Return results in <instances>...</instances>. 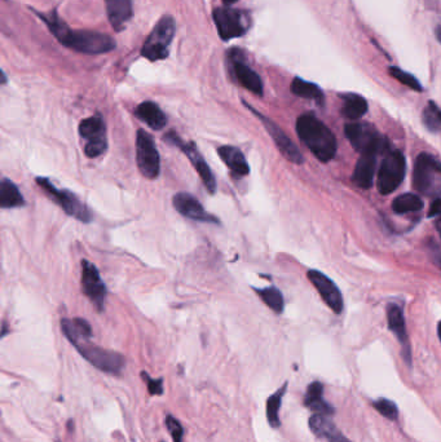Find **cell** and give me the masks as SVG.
Returning a JSON list of instances; mask_svg holds the SVG:
<instances>
[{"instance_id":"1","label":"cell","mask_w":441,"mask_h":442,"mask_svg":"<svg viewBox=\"0 0 441 442\" xmlns=\"http://www.w3.org/2000/svg\"><path fill=\"white\" fill-rule=\"evenodd\" d=\"M38 16L45 22L58 42L73 51L84 54H102L111 52L117 47L114 39L108 34L69 29L56 12L38 13Z\"/></svg>"},{"instance_id":"2","label":"cell","mask_w":441,"mask_h":442,"mask_svg":"<svg viewBox=\"0 0 441 442\" xmlns=\"http://www.w3.org/2000/svg\"><path fill=\"white\" fill-rule=\"evenodd\" d=\"M299 139L321 161H331L337 153V140L328 126L313 114H303L297 120Z\"/></svg>"},{"instance_id":"3","label":"cell","mask_w":441,"mask_h":442,"mask_svg":"<svg viewBox=\"0 0 441 442\" xmlns=\"http://www.w3.org/2000/svg\"><path fill=\"white\" fill-rule=\"evenodd\" d=\"M414 189L422 195L430 197L441 190V162L429 153L419 154L413 171Z\"/></svg>"},{"instance_id":"4","label":"cell","mask_w":441,"mask_h":442,"mask_svg":"<svg viewBox=\"0 0 441 442\" xmlns=\"http://www.w3.org/2000/svg\"><path fill=\"white\" fill-rule=\"evenodd\" d=\"M175 32H177V25L174 17L163 16L159 21L157 22L155 29L146 38L142 48V54L145 58L153 63L165 60L168 56V49L175 36Z\"/></svg>"},{"instance_id":"5","label":"cell","mask_w":441,"mask_h":442,"mask_svg":"<svg viewBox=\"0 0 441 442\" xmlns=\"http://www.w3.org/2000/svg\"><path fill=\"white\" fill-rule=\"evenodd\" d=\"M383 155V161L378 171V190L387 195L395 192L403 183L407 173V161L401 151L392 148H389Z\"/></svg>"},{"instance_id":"6","label":"cell","mask_w":441,"mask_h":442,"mask_svg":"<svg viewBox=\"0 0 441 442\" xmlns=\"http://www.w3.org/2000/svg\"><path fill=\"white\" fill-rule=\"evenodd\" d=\"M344 133L360 154L376 153L379 155L391 148L389 142L369 123H350L344 127Z\"/></svg>"},{"instance_id":"7","label":"cell","mask_w":441,"mask_h":442,"mask_svg":"<svg viewBox=\"0 0 441 442\" xmlns=\"http://www.w3.org/2000/svg\"><path fill=\"white\" fill-rule=\"evenodd\" d=\"M78 352L86 358L92 366L99 368L100 371H104L111 375H120L122 370L126 366V360L121 353L104 349L98 345L91 344L89 340L74 345Z\"/></svg>"},{"instance_id":"8","label":"cell","mask_w":441,"mask_h":442,"mask_svg":"<svg viewBox=\"0 0 441 442\" xmlns=\"http://www.w3.org/2000/svg\"><path fill=\"white\" fill-rule=\"evenodd\" d=\"M79 135L84 141V154L89 158H98L108 149L106 126L100 114L83 119L79 124Z\"/></svg>"},{"instance_id":"9","label":"cell","mask_w":441,"mask_h":442,"mask_svg":"<svg viewBox=\"0 0 441 442\" xmlns=\"http://www.w3.org/2000/svg\"><path fill=\"white\" fill-rule=\"evenodd\" d=\"M36 184L45 190V195L67 212V215L76 217L82 223L91 221L92 215L87 206L84 205L74 193L65 189H57L55 185L45 177H36Z\"/></svg>"},{"instance_id":"10","label":"cell","mask_w":441,"mask_h":442,"mask_svg":"<svg viewBox=\"0 0 441 442\" xmlns=\"http://www.w3.org/2000/svg\"><path fill=\"white\" fill-rule=\"evenodd\" d=\"M136 161L140 173L146 179L155 180L161 173V158L152 135L146 131H137L136 136Z\"/></svg>"},{"instance_id":"11","label":"cell","mask_w":441,"mask_h":442,"mask_svg":"<svg viewBox=\"0 0 441 442\" xmlns=\"http://www.w3.org/2000/svg\"><path fill=\"white\" fill-rule=\"evenodd\" d=\"M212 17L223 41L240 38L249 30V19L245 12L223 7L216 8Z\"/></svg>"},{"instance_id":"12","label":"cell","mask_w":441,"mask_h":442,"mask_svg":"<svg viewBox=\"0 0 441 442\" xmlns=\"http://www.w3.org/2000/svg\"><path fill=\"white\" fill-rule=\"evenodd\" d=\"M165 141L170 142L171 145H175L187 155L190 163L193 164L196 173H199L205 188L209 190L210 193H214L216 190V180H215V176L211 171L209 164L205 162L202 154L199 153V148L193 142H185V141L181 140V137L175 132L167 133L165 136Z\"/></svg>"},{"instance_id":"13","label":"cell","mask_w":441,"mask_h":442,"mask_svg":"<svg viewBox=\"0 0 441 442\" xmlns=\"http://www.w3.org/2000/svg\"><path fill=\"white\" fill-rule=\"evenodd\" d=\"M80 280L84 295L98 307L99 311H102L106 300V287L104 280H101L99 270L89 260H82Z\"/></svg>"},{"instance_id":"14","label":"cell","mask_w":441,"mask_h":442,"mask_svg":"<svg viewBox=\"0 0 441 442\" xmlns=\"http://www.w3.org/2000/svg\"><path fill=\"white\" fill-rule=\"evenodd\" d=\"M308 278L331 311L337 314L342 312L343 296L335 283L319 270H309Z\"/></svg>"},{"instance_id":"15","label":"cell","mask_w":441,"mask_h":442,"mask_svg":"<svg viewBox=\"0 0 441 442\" xmlns=\"http://www.w3.org/2000/svg\"><path fill=\"white\" fill-rule=\"evenodd\" d=\"M172 205L180 215L185 216L194 221L202 223H219L215 216L210 215L209 212L201 205L199 199L189 193H177L174 195Z\"/></svg>"},{"instance_id":"16","label":"cell","mask_w":441,"mask_h":442,"mask_svg":"<svg viewBox=\"0 0 441 442\" xmlns=\"http://www.w3.org/2000/svg\"><path fill=\"white\" fill-rule=\"evenodd\" d=\"M249 108L251 109L255 114H256L259 118L262 119V122H263L265 129L268 131V133L272 136V139L275 141L277 148L286 157L287 161L297 163V164L303 163V155H302V153H300L298 148L295 146V144L289 139L286 133L281 130V129L277 126L276 123H273L271 119L265 118L262 114H259L258 111H255L254 109L251 108V107H249Z\"/></svg>"},{"instance_id":"17","label":"cell","mask_w":441,"mask_h":442,"mask_svg":"<svg viewBox=\"0 0 441 442\" xmlns=\"http://www.w3.org/2000/svg\"><path fill=\"white\" fill-rule=\"evenodd\" d=\"M237 56L232 58V70L237 82L253 92L258 96H263V82L260 76L247 65L242 58H240V52H236Z\"/></svg>"},{"instance_id":"18","label":"cell","mask_w":441,"mask_h":442,"mask_svg":"<svg viewBox=\"0 0 441 442\" xmlns=\"http://www.w3.org/2000/svg\"><path fill=\"white\" fill-rule=\"evenodd\" d=\"M387 321H388V327L389 330L395 334L397 340L403 344L404 352H405V358L410 362V349H409L408 333H407V326H405V318L401 307L397 304H389L387 307Z\"/></svg>"},{"instance_id":"19","label":"cell","mask_w":441,"mask_h":442,"mask_svg":"<svg viewBox=\"0 0 441 442\" xmlns=\"http://www.w3.org/2000/svg\"><path fill=\"white\" fill-rule=\"evenodd\" d=\"M376 153H365L361 154L360 159L356 163L353 171L352 180L359 188L369 189L373 185L375 167H376Z\"/></svg>"},{"instance_id":"20","label":"cell","mask_w":441,"mask_h":442,"mask_svg":"<svg viewBox=\"0 0 441 442\" xmlns=\"http://www.w3.org/2000/svg\"><path fill=\"white\" fill-rule=\"evenodd\" d=\"M105 4L113 29L122 32L133 17V0H105Z\"/></svg>"},{"instance_id":"21","label":"cell","mask_w":441,"mask_h":442,"mask_svg":"<svg viewBox=\"0 0 441 442\" xmlns=\"http://www.w3.org/2000/svg\"><path fill=\"white\" fill-rule=\"evenodd\" d=\"M218 154L220 155L221 161L227 164V167L231 170L233 175L243 177L250 173V166L240 148L225 145L218 149Z\"/></svg>"},{"instance_id":"22","label":"cell","mask_w":441,"mask_h":442,"mask_svg":"<svg viewBox=\"0 0 441 442\" xmlns=\"http://www.w3.org/2000/svg\"><path fill=\"white\" fill-rule=\"evenodd\" d=\"M61 330L67 340L73 345L87 342L92 336L89 322L83 318H64L61 320Z\"/></svg>"},{"instance_id":"23","label":"cell","mask_w":441,"mask_h":442,"mask_svg":"<svg viewBox=\"0 0 441 442\" xmlns=\"http://www.w3.org/2000/svg\"><path fill=\"white\" fill-rule=\"evenodd\" d=\"M136 117L153 130H162L167 124V117L162 109L153 101H144L136 110Z\"/></svg>"},{"instance_id":"24","label":"cell","mask_w":441,"mask_h":442,"mask_svg":"<svg viewBox=\"0 0 441 442\" xmlns=\"http://www.w3.org/2000/svg\"><path fill=\"white\" fill-rule=\"evenodd\" d=\"M322 393H324V386L321 384L320 382H313L312 384H309L307 392H306L304 405L315 414L331 415V414H334V408L324 399Z\"/></svg>"},{"instance_id":"25","label":"cell","mask_w":441,"mask_h":442,"mask_svg":"<svg viewBox=\"0 0 441 442\" xmlns=\"http://www.w3.org/2000/svg\"><path fill=\"white\" fill-rule=\"evenodd\" d=\"M25 205L23 197L17 185L4 177L0 184V206L1 208H16Z\"/></svg>"},{"instance_id":"26","label":"cell","mask_w":441,"mask_h":442,"mask_svg":"<svg viewBox=\"0 0 441 442\" xmlns=\"http://www.w3.org/2000/svg\"><path fill=\"white\" fill-rule=\"evenodd\" d=\"M342 114L344 118L356 120L364 117L368 111V102L363 96L356 93L343 95Z\"/></svg>"},{"instance_id":"27","label":"cell","mask_w":441,"mask_h":442,"mask_svg":"<svg viewBox=\"0 0 441 442\" xmlns=\"http://www.w3.org/2000/svg\"><path fill=\"white\" fill-rule=\"evenodd\" d=\"M291 92L297 95L299 98H308V100H315L319 104H324L325 96L320 87L308 80H304L302 78H294L291 82Z\"/></svg>"},{"instance_id":"28","label":"cell","mask_w":441,"mask_h":442,"mask_svg":"<svg viewBox=\"0 0 441 442\" xmlns=\"http://www.w3.org/2000/svg\"><path fill=\"white\" fill-rule=\"evenodd\" d=\"M422 208H423V201L418 195H411V193L398 195L392 203V210L397 215L418 212Z\"/></svg>"},{"instance_id":"29","label":"cell","mask_w":441,"mask_h":442,"mask_svg":"<svg viewBox=\"0 0 441 442\" xmlns=\"http://www.w3.org/2000/svg\"><path fill=\"white\" fill-rule=\"evenodd\" d=\"M287 383H285L280 389H277L276 393H273L269 399H267V419L272 428L280 427V409L282 405V399L286 392Z\"/></svg>"},{"instance_id":"30","label":"cell","mask_w":441,"mask_h":442,"mask_svg":"<svg viewBox=\"0 0 441 442\" xmlns=\"http://www.w3.org/2000/svg\"><path fill=\"white\" fill-rule=\"evenodd\" d=\"M309 428L317 437H321V439L330 440L334 434L338 433L334 423L328 418V415H322V414H315L310 417Z\"/></svg>"},{"instance_id":"31","label":"cell","mask_w":441,"mask_h":442,"mask_svg":"<svg viewBox=\"0 0 441 442\" xmlns=\"http://www.w3.org/2000/svg\"><path fill=\"white\" fill-rule=\"evenodd\" d=\"M422 122L431 132L441 131V110L433 101H429L422 113Z\"/></svg>"},{"instance_id":"32","label":"cell","mask_w":441,"mask_h":442,"mask_svg":"<svg viewBox=\"0 0 441 442\" xmlns=\"http://www.w3.org/2000/svg\"><path fill=\"white\" fill-rule=\"evenodd\" d=\"M258 295L260 296V299L276 313H282L284 311V296L280 290H277L276 287H267V289H260L256 290Z\"/></svg>"},{"instance_id":"33","label":"cell","mask_w":441,"mask_h":442,"mask_svg":"<svg viewBox=\"0 0 441 442\" xmlns=\"http://www.w3.org/2000/svg\"><path fill=\"white\" fill-rule=\"evenodd\" d=\"M388 73H389V76H394L396 80H398L401 85L409 87L410 89L417 91V92L423 91V87L419 83L418 79L416 76L409 74L407 71H404L403 69H400L397 66H391L388 69Z\"/></svg>"},{"instance_id":"34","label":"cell","mask_w":441,"mask_h":442,"mask_svg":"<svg viewBox=\"0 0 441 442\" xmlns=\"http://www.w3.org/2000/svg\"><path fill=\"white\" fill-rule=\"evenodd\" d=\"M373 406L375 410H378L385 418L389 421H396L398 417V409H397L395 402L391 399H379L373 402Z\"/></svg>"},{"instance_id":"35","label":"cell","mask_w":441,"mask_h":442,"mask_svg":"<svg viewBox=\"0 0 441 442\" xmlns=\"http://www.w3.org/2000/svg\"><path fill=\"white\" fill-rule=\"evenodd\" d=\"M166 427L170 432L174 442H183L184 428H183V426L180 424V421H177V418H174L172 415H167L166 417Z\"/></svg>"},{"instance_id":"36","label":"cell","mask_w":441,"mask_h":442,"mask_svg":"<svg viewBox=\"0 0 441 442\" xmlns=\"http://www.w3.org/2000/svg\"><path fill=\"white\" fill-rule=\"evenodd\" d=\"M144 380L146 382V386H148V390L152 396H162L163 392H165V388H163V380L162 379H152L149 377L148 374L143 373L142 374Z\"/></svg>"},{"instance_id":"37","label":"cell","mask_w":441,"mask_h":442,"mask_svg":"<svg viewBox=\"0 0 441 442\" xmlns=\"http://www.w3.org/2000/svg\"><path fill=\"white\" fill-rule=\"evenodd\" d=\"M429 217H438L441 220V195L436 197L433 202L431 203L430 211H429Z\"/></svg>"},{"instance_id":"38","label":"cell","mask_w":441,"mask_h":442,"mask_svg":"<svg viewBox=\"0 0 441 442\" xmlns=\"http://www.w3.org/2000/svg\"><path fill=\"white\" fill-rule=\"evenodd\" d=\"M330 442H351L350 440H347L344 436H342L341 433H337L334 434L330 439Z\"/></svg>"},{"instance_id":"39","label":"cell","mask_w":441,"mask_h":442,"mask_svg":"<svg viewBox=\"0 0 441 442\" xmlns=\"http://www.w3.org/2000/svg\"><path fill=\"white\" fill-rule=\"evenodd\" d=\"M433 260H435V263L438 264V267H439L441 270V251H439V250H436V251H435V256H433Z\"/></svg>"},{"instance_id":"40","label":"cell","mask_w":441,"mask_h":442,"mask_svg":"<svg viewBox=\"0 0 441 442\" xmlns=\"http://www.w3.org/2000/svg\"><path fill=\"white\" fill-rule=\"evenodd\" d=\"M435 36H436L438 42L441 44V25L436 26V29H435Z\"/></svg>"},{"instance_id":"41","label":"cell","mask_w":441,"mask_h":442,"mask_svg":"<svg viewBox=\"0 0 441 442\" xmlns=\"http://www.w3.org/2000/svg\"><path fill=\"white\" fill-rule=\"evenodd\" d=\"M438 334H439V339H440L441 342V321L438 324Z\"/></svg>"},{"instance_id":"42","label":"cell","mask_w":441,"mask_h":442,"mask_svg":"<svg viewBox=\"0 0 441 442\" xmlns=\"http://www.w3.org/2000/svg\"><path fill=\"white\" fill-rule=\"evenodd\" d=\"M5 334H7V324H3V336H5Z\"/></svg>"},{"instance_id":"43","label":"cell","mask_w":441,"mask_h":442,"mask_svg":"<svg viewBox=\"0 0 441 442\" xmlns=\"http://www.w3.org/2000/svg\"><path fill=\"white\" fill-rule=\"evenodd\" d=\"M439 234H440V238H441V228H439Z\"/></svg>"}]
</instances>
